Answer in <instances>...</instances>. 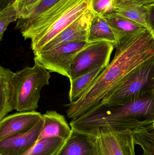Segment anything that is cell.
<instances>
[{
    "instance_id": "6da1fadb",
    "label": "cell",
    "mask_w": 154,
    "mask_h": 155,
    "mask_svg": "<svg viewBox=\"0 0 154 155\" xmlns=\"http://www.w3.org/2000/svg\"><path fill=\"white\" fill-rule=\"evenodd\" d=\"M114 47L113 60L90 87L76 101L65 105L70 118H77L97 104L136 68L154 57V37L146 29L123 38Z\"/></svg>"
},
{
    "instance_id": "7a4b0ae2",
    "label": "cell",
    "mask_w": 154,
    "mask_h": 155,
    "mask_svg": "<svg viewBox=\"0 0 154 155\" xmlns=\"http://www.w3.org/2000/svg\"><path fill=\"white\" fill-rule=\"evenodd\" d=\"M70 126L73 132L91 135L98 129L136 132L154 127V92L125 104L106 106L99 102Z\"/></svg>"
},
{
    "instance_id": "3957f363",
    "label": "cell",
    "mask_w": 154,
    "mask_h": 155,
    "mask_svg": "<svg viewBox=\"0 0 154 155\" xmlns=\"http://www.w3.org/2000/svg\"><path fill=\"white\" fill-rule=\"evenodd\" d=\"M154 92V57L136 68L100 103L106 106L125 104Z\"/></svg>"
},
{
    "instance_id": "277c9868",
    "label": "cell",
    "mask_w": 154,
    "mask_h": 155,
    "mask_svg": "<svg viewBox=\"0 0 154 155\" xmlns=\"http://www.w3.org/2000/svg\"><path fill=\"white\" fill-rule=\"evenodd\" d=\"M34 63L33 67L26 66L15 73V110L17 112L36 111L42 89L49 84L50 72Z\"/></svg>"
},
{
    "instance_id": "5b68a950",
    "label": "cell",
    "mask_w": 154,
    "mask_h": 155,
    "mask_svg": "<svg viewBox=\"0 0 154 155\" xmlns=\"http://www.w3.org/2000/svg\"><path fill=\"white\" fill-rule=\"evenodd\" d=\"M89 42H75L63 44L44 52L35 54L34 61L50 72H55L71 80L73 61L80 51Z\"/></svg>"
},
{
    "instance_id": "8992f818",
    "label": "cell",
    "mask_w": 154,
    "mask_h": 155,
    "mask_svg": "<svg viewBox=\"0 0 154 155\" xmlns=\"http://www.w3.org/2000/svg\"><path fill=\"white\" fill-rule=\"evenodd\" d=\"M95 136L94 155H136L134 134L131 130L98 129Z\"/></svg>"
},
{
    "instance_id": "52a82bcc",
    "label": "cell",
    "mask_w": 154,
    "mask_h": 155,
    "mask_svg": "<svg viewBox=\"0 0 154 155\" xmlns=\"http://www.w3.org/2000/svg\"><path fill=\"white\" fill-rule=\"evenodd\" d=\"M114 48L113 44L106 41L89 42L78 53L73 61L70 81L97 68H105L109 64Z\"/></svg>"
},
{
    "instance_id": "ba28073f",
    "label": "cell",
    "mask_w": 154,
    "mask_h": 155,
    "mask_svg": "<svg viewBox=\"0 0 154 155\" xmlns=\"http://www.w3.org/2000/svg\"><path fill=\"white\" fill-rule=\"evenodd\" d=\"M92 0H80L55 20L48 28L31 40L34 55L91 8Z\"/></svg>"
},
{
    "instance_id": "9c48e42d",
    "label": "cell",
    "mask_w": 154,
    "mask_h": 155,
    "mask_svg": "<svg viewBox=\"0 0 154 155\" xmlns=\"http://www.w3.org/2000/svg\"><path fill=\"white\" fill-rule=\"evenodd\" d=\"M94 15V12L90 8L47 44L39 53L50 51L63 44L75 42H88L90 27Z\"/></svg>"
},
{
    "instance_id": "30bf717a",
    "label": "cell",
    "mask_w": 154,
    "mask_h": 155,
    "mask_svg": "<svg viewBox=\"0 0 154 155\" xmlns=\"http://www.w3.org/2000/svg\"><path fill=\"white\" fill-rule=\"evenodd\" d=\"M42 118L36 111L18 112L6 116L0 121V141L32 129Z\"/></svg>"
},
{
    "instance_id": "8fae6325",
    "label": "cell",
    "mask_w": 154,
    "mask_h": 155,
    "mask_svg": "<svg viewBox=\"0 0 154 155\" xmlns=\"http://www.w3.org/2000/svg\"><path fill=\"white\" fill-rule=\"evenodd\" d=\"M43 124L42 118L30 131L0 141V155H26L39 140Z\"/></svg>"
},
{
    "instance_id": "7c38bea8",
    "label": "cell",
    "mask_w": 154,
    "mask_h": 155,
    "mask_svg": "<svg viewBox=\"0 0 154 155\" xmlns=\"http://www.w3.org/2000/svg\"><path fill=\"white\" fill-rule=\"evenodd\" d=\"M80 0H61L33 19L20 31L25 40H31L48 28L55 20Z\"/></svg>"
},
{
    "instance_id": "4fadbf2b",
    "label": "cell",
    "mask_w": 154,
    "mask_h": 155,
    "mask_svg": "<svg viewBox=\"0 0 154 155\" xmlns=\"http://www.w3.org/2000/svg\"><path fill=\"white\" fill-rule=\"evenodd\" d=\"M43 124L39 140L60 137L67 141L72 135V129L63 115L53 110L42 114Z\"/></svg>"
},
{
    "instance_id": "5bb4252c",
    "label": "cell",
    "mask_w": 154,
    "mask_h": 155,
    "mask_svg": "<svg viewBox=\"0 0 154 155\" xmlns=\"http://www.w3.org/2000/svg\"><path fill=\"white\" fill-rule=\"evenodd\" d=\"M15 73L0 67V121L15 110Z\"/></svg>"
},
{
    "instance_id": "9a60e30c",
    "label": "cell",
    "mask_w": 154,
    "mask_h": 155,
    "mask_svg": "<svg viewBox=\"0 0 154 155\" xmlns=\"http://www.w3.org/2000/svg\"><path fill=\"white\" fill-rule=\"evenodd\" d=\"M95 149V136L73 132L56 155H94Z\"/></svg>"
},
{
    "instance_id": "2e32d148",
    "label": "cell",
    "mask_w": 154,
    "mask_h": 155,
    "mask_svg": "<svg viewBox=\"0 0 154 155\" xmlns=\"http://www.w3.org/2000/svg\"><path fill=\"white\" fill-rule=\"evenodd\" d=\"M103 16L114 31L118 42L123 38L139 33L147 29L115 12Z\"/></svg>"
},
{
    "instance_id": "e0dca14e",
    "label": "cell",
    "mask_w": 154,
    "mask_h": 155,
    "mask_svg": "<svg viewBox=\"0 0 154 155\" xmlns=\"http://www.w3.org/2000/svg\"><path fill=\"white\" fill-rule=\"evenodd\" d=\"M106 41L115 46L118 42L114 31L104 16L94 13L90 27L88 42Z\"/></svg>"
},
{
    "instance_id": "ac0fdd59",
    "label": "cell",
    "mask_w": 154,
    "mask_h": 155,
    "mask_svg": "<svg viewBox=\"0 0 154 155\" xmlns=\"http://www.w3.org/2000/svg\"><path fill=\"white\" fill-rule=\"evenodd\" d=\"M105 69L103 67L98 68L72 79L70 82V103L76 101L90 87L94 80Z\"/></svg>"
},
{
    "instance_id": "d6986e66",
    "label": "cell",
    "mask_w": 154,
    "mask_h": 155,
    "mask_svg": "<svg viewBox=\"0 0 154 155\" xmlns=\"http://www.w3.org/2000/svg\"><path fill=\"white\" fill-rule=\"evenodd\" d=\"M113 6L115 12L143 25L149 31L145 5L124 3Z\"/></svg>"
},
{
    "instance_id": "ffe728a7",
    "label": "cell",
    "mask_w": 154,
    "mask_h": 155,
    "mask_svg": "<svg viewBox=\"0 0 154 155\" xmlns=\"http://www.w3.org/2000/svg\"><path fill=\"white\" fill-rule=\"evenodd\" d=\"M67 141L60 137H52L38 140L25 155H56Z\"/></svg>"
},
{
    "instance_id": "44dd1931",
    "label": "cell",
    "mask_w": 154,
    "mask_h": 155,
    "mask_svg": "<svg viewBox=\"0 0 154 155\" xmlns=\"http://www.w3.org/2000/svg\"><path fill=\"white\" fill-rule=\"evenodd\" d=\"M60 1L61 0H40L29 12L26 18L17 20L15 29L21 31L33 19L45 12Z\"/></svg>"
},
{
    "instance_id": "7402d4cb",
    "label": "cell",
    "mask_w": 154,
    "mask_h": 155,
    "mask_svg": "<svg viewBox=\"0 0 154 155\" xmlns=\"http://www.w3.org/2000/svg\"><path fill=\"white\" fill-rule=\"evenodd\" d=\"M136 144L141 147L143 155H154V129H143L134 132Z\"/></svg>"
},
{
    "instance_id": "603a6c76",
    "label": "cell",
    "mask_w": 154,
    "mask_h": 155,
    "mask_svg": "<svg viewBox=\"0 0 154 155\" xmlns=\"http://www.w3.org/2000/svg\"><path fill=\"white\" fill-rule=\"evenodd\" d=\"M19 19L17 11L13 4L0 11V41L2 40L4 34L8 25Z\"/></svg>"
},
{
    "instance_id": "cb8c5ba5",
    "label": "cell",
    "mask_w": 154,
    "mask_h": 155,
    "mask_svg": "<svg viewBox=\"0 0 154 155\" xmlns=\"http://www.w3.org/2000/svg\"><path fill=\"white\" fill-rule=\"evenodd\" d=\"M114 0H92L91 8L94 13L104 16L114 12Z\"/></svg>"
},
{
    "instance_id": "d4e9b609",
    "label": "cell",
    "mask_w": 154,
    "mask_h": 155,
    "mask_svg": "<svg viewBox=\"0 0 154 155\" xmlns=\"http://www.w3.org/2000/svg\"><path fill=\"white\" fill-rule=\"evenodd\" d=\"M40 1V0H15L13 5L18 12L19 19L26 18L29 12Z\"/></svg>"
},
{
    "instance_id": "484cf974",
    "label": "cell",
    "mask_w": 154,
    "mask_h": 155,
    "mask_svg": "<svg viewBox=\"0 0 154 155\" xmlns=\"http://www.w3.org/2000/svg\"><path fill=\"white\" fill-rule=\"evenodd\" d=\"M146 10V16L149 26V31L154 37V3L145 5Z\"/></svg>"
},
{
    "instance_id": "4316f807",
    "label": "cell",
    "mask_w": 154,
    "mask_h": 155,
    "mask_svg": "<svg viewBox=\"0 0 154 155\" xmlns=\"http://www.w3.org/2000/svg\"><path fill=\"white\" fill-rule=\"evenodd\" d=\"M154 3V0H129L124 3L133 4L139 5H146L151 4Z\"/></svg>"
},
{
    "instance_id": "83f0119b",
    "label": "cell",
    "mask_w": 154,
    "mask_h": 155,
    "mask_svg": "<svg viewBox=\"0 0 154 155\" xmlns=\"http://www.w3.org/2000/svg\"><path fill=\"white\" fill-rule=\"evenodd\" d=\"M129 0H114L113 1V5L121 4L127 2Z\"/></svg>"
},
{
    "instance_id": "f1b7e54d",
    "label": "cell",
    "mask_w": 154,
    "mask_h": 155,
    "mask_svg": "<svg viewBox=\"0 0 154 155\" xmlns=\"http://www.w3.org/2000/svg\"></svg>"
}]
</instances>
